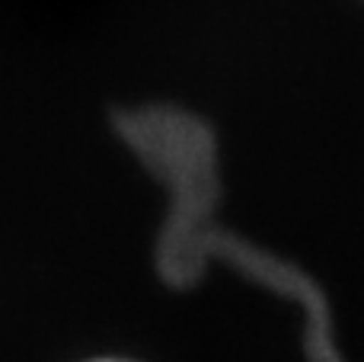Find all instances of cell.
I'll use <instances>...</instances> for the list:
<instances>
[{
    "instance_id": "cell-1",
    "label": "cell",
    "mask_w": 364,
    "mask_h": 362,
    "mask_svg": "<svg viewBox=\"0 0 364 362\" xmlns=\"http://www.w3.org/2000/svg\"><path fill=\"white\" fill-rule=\"evenodd\" d=\"M119 132L138 160L166 190V222L157 237V267L173 286H188L205 273L211 260L233 263L237 273L259 286L282 292L291 305L307 314V362H342L333 337L329 308L316 282L297 267L269 250H256L233 231L211 222L220 199L218 154L205 122L173 106L128 109L119 119Z\"/></svg>"
},
{
    "instance_id": "cell-2",
    "label": "cell",
    "mask_w": 364,
    "mask_h": 362,
    "mask_svg": "<svg viewBox=\"0 0 364 362\" xmlns=\"http://www.w3.org/2000/svg\"><path fill=\"white\" fill-rule=\"evenodd\" d=\"M102 362H115V359H102Z\"/></svg>"
}]
</instances>
